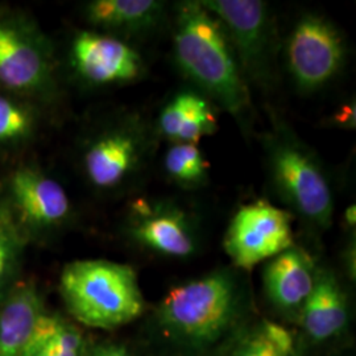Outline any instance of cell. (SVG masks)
I'll list each match as a JSON object with an SVG mask.
<instances>
[{
  "label": "cell",
  "instance_id": "cell-1",
  "mask_svg": "<svg viewBox=\"0 0 356 356\" xmlns=\"http://www.w3.org/2000/svg\"><path fill=\"white\" fill-rule=\"evenodd\" d=\"M173 51L179 70L209 101L229 113L248 136L254 126L250 86L223 26L200 0L178 3Z\"/></svg>",
  "mask_w": 356,
  "mask_h": 356
},
{
  "label": "cell",
  "instance_id": "cell-2",
  "mask_svg": "<svg viewBox=\"0 0 356 356\" xmlns=\"http://www.w3.org/2000/svg\"><path fill=\"white\" fill-rule=\"evenodd\" d=\"M269 128L261 138L268 178L289 213L310 229H330L334 191L329 173L316 151L276 110L269 108Z\"/></svg>",
  "mask_w": 356,
  "mask_h": 356
},
{
  "label": "cell",
  "instance_id": "cell-3",
  "mask_svg": "<svg viewBox=\"0 0 356 356\" xmlns=\"http://www.w3.org/2000/svg\"><path fill=\"white\" fill-rule=\"evenodd\" d=\"M243 301L239 277L219 269L173 286L157 307V319L169 338L193 351H204L229 332Z\"/></svg>",
  "mask_w": 356,
  "mask_h": 356
},
{
  "label": "cell",
  "instance_id": "cell-4",
  "mask_svg": "<svg viewBox=\"0 0 356 356\" xmlns=\"http://www.w3.org/2000/svg\"><path fill=\"white\" fill-rule=\"evenodd\" d=\"M65 305L81 323L113 330L139 318L145 301L134 268L108 260H78L63 270Z\"/></svg>",
  "mask_w": 356,
  "mask_h": 356
},
{
  "label": "cell",
  "instance_id": "cell-5",
  "mask_svg": "<svg viewBox=\"0 0 356 356\" xmlns=\"http://www.w3.org/2000/svg\"><path fill=\"white\" fill-rule=\"evenodd\" d=\"M222 24L248 86L263 91L277 83V26L266 1L200 0Z\"/></svg>",
  "mask_w": 356,
  "mask_h": 356
},
{
  "label": "cell",
  "instance_id": "cell-6",
  "mask_svg": "<svg viewBox=\"0 0 356 356\" xmlns=\"http://www.w3.org/2000/svg\"><path fill=\"white\" fill-rule=\"evenodd\" d=\"M154 128L139 115H127L101 129L82 153V168L99 191H118L140 177L154 152Z\"/></svg>",
  "mask_w": 356,
  "mask_h": 356
},
{
  "label": "cell",
  "instance_id": "cell-7",
  "mask_svg": "<svg viewBox=\"0 0 356 356\" xmlns=\"http://www.w3.org/2000/svg\"><path fill=\"white\" fill-rule=\"evenodd\" d=\"M285 65L296 89L316 92L343 69L346 42L329 19L306 13L298 19L285 42Z\"/></svg>",
  "mask_w": 356,
  "mask_h": 356
},
{
  "label": "cell",
  "instance_id": "cell-8",
  "mask_svg": "<svg viewBox=\"0 0 356 356\" xmlns=\"http://www.w3.org/2000/svg\"><path fill=\"white\" fill-rule=\"evenodd\" d=\"M292 216L267 200L243 204L225 235V251L234 266L248 270L293 247Z\"/></svg>",
  "mask_w": 356,
  "mask_h": 356
},
{
  "label": "cell",
  "instance_id": "cell-9",
  "mask_svg": "<svg viewBox=\"0 0 356 356\" xmlns=\"http://www.w3.org/2000/svg\"><path fill=\"white\" fill-rule=\"evenodd\" d=\"M129 216L131 236L149 251L177 259L195 252V223L182 204L139 198L131 204Z\"/></svg>",
  "mask_w": 356,
  "mask_h": 356
},
{
  "label": "cell",
  "instance_id": "cell-10",
  "mask_svg": "<svg viewBox=\"0 0 356 356\" xmlns=\"http://www.w3.org/2000/svg\"><path fill=\"white\" fill-rule=\"evenodd\" d=\"M72 63L82 79L97 86L131 82L145 70L140 53L126 41L90 31L73 40Z\"/></svg>",
  "mask_w": 356,
  "mask_h": 356
},
{
  "label": "cell",
  "instance_id": "cell-11",
  "mask_svg": "<svg viewBox=\"0 0 356 356\" xmlns=\"http://www.w3.org/2000/svg\"><path fill=\"white\" fill-rule=\"evenodd\" d=\"M51 83V64L42 47L23 28L0 20V85L32 94Z\"/></svg>",
  "mask_w": 356,
  "mask_h": 356
},
{
  "label": "cell",
  "instance_id": "cell-12",
  "mask_svg": "<svg viewBox=\"0 0 356 356\" xmlns=\"http://www.w3.org/2000/svg\"><path fill=\"white\" fill-rule=\"evenodd\" d=\"M10 191L20 214L35 226H56L70 214L72 204L61 184L36 169L16 170Z\"/></svg>",
  "mask_w": 356,
  "mask_h": 356
},
{
  "label": "cell",
  "instance_id": "cell-13",
  "mask_svg": "<svg viewBox=\"0 0 356 356\" xmlns=\"http://www.w3.org/2000/svg\"><path fill=\"white\" fill-rule=\"evenodd\" d=\"M317 269L312 257L293 245L272 257L263 272L268 300L284 312L300 310L314 288Z\"/></svg>",
  "mask_w": 356,
  "mask_h": 356
},
{
  "label": "cell",
  "instance_id": "cell-14",
  "mask_svg": "<svg viewBox=\"0 0 356 356\" xmlns=\"http://www.w3.org/2000/svg\"><path fill=\"white\" fill-rule=\"evenodd\" d=\"M218 119L211 102L194 90H182L164 104L156 132L170 143L197 144L214 135Z\"/></svg>",
  "mask_w": 356,
  "mask_h": 356
},
{
  "label": "cell",
  "instance_id": "cell-15",
  "mask_svg": "<svg viewBox=\"0 0 356 356\" xmlns=\"http://www.w3.org/2000/svg\"><path fill=\"white\" fill-rule=\"evenodd\" d=\"M300 312L306 335L316 342L332 339L344 330L348 319L347 297L332 272L317 270L314 288Z\"/></svg>",
  "mask_w": 356,
  "mask_h": 356
},
{
  "label": "cell",
  "instance_id": "cell-16",
  "mask_svg": "<svg viewBox=\"0 0 356 356\" xmlns=\"http://www.w3.org/2000/svg\"><path fill=\"white\" fill-rule=\"evenodd\" d=\"M165 16L166 3L159 0H94L86 6L92 26L127 36L151 35Z\"/></svg>",
  "mask_w": 356,
  "mask_h": 356
},
{
  "label": "cell",
  "instance_id": "cell-17",
  "mask_svg": "<svg viewBox=\"0 0 356 356\" xmlns=\"http://www.w3.org/2000/svg\"><path fill=\"white\" fill-rule=\"evenodd\" d=\"M41 314V300L32 286L13 294L0 313V356H22Z\"/></svg>",
  "mask_w": 356,
  "mask_h": 356
},
{
  "label": "cell",
  "instance_id": "cell-18",
  "mask_svg": "<svg viewBox=\"0 0 356 356\" xmlns=\"http://www.w3.org/2000/svg\"><path fill=\"white\" fill-rule=\"evenodd\" d=\"M166 175L184 189L202 188L209 181V163L193 143H172L164 157Z\"/></svg>",
  "mask_w": 356,
  "mask_h": 356
},
{
  "label": "cell",
  "instance_id": "cell-19",
  "mask_svg": "<svg viewBox=\"0 0 356 356\" xmlns=\"http://www.w3.org/2000/svg\"><path fill=\"white\" fill-rule=\"evenodd\" d=\"M32 123L24 106L0 95V143L23 140L29 135Z\"/></svg>",
  "mask_w": 356,
  "mask_h": 356
},
{
  "label": "cell",
  "instance_id": "cell-20",
  "mask_svg": "<svg viewBox=\"0 0 356 356\" xmlns=\"http://www.w3.org/2000/svg\"><path fill=\"white\" fill-rule=\"evenodd\" d=\"M268 344V356H297L291 332L280 325L266 321L261 325Z\"/></svg>",
  "mask_w": 356,
  "mask_h": 356
},
{
  "label": "cell",
  "instance_id": "cell-21",
  "mask_svg": "<svg viewBox=\"0 0 356 356\" xmlns=\"http://www.w3.org/2000/svg\"><path fill=\"white\" fill-rule=\"evenodd\" d=\"M51 344L56 356H83V341L81 332L63 321Z\"/></svg>",
  "mask_w": 356,
  "mask_h": 356
},
{
  "label": "cell",
  "instance_id": "cell-22",
  "mask_svg": "<svg viewBox=\"0 0 356 356\" xmlns=\"http://www.w3.org/2000/svg\"><path fill=\"white\" fill-rule=\"evenodd\" d=\"M60 323L61 319L42 313L22 356H33L38 354L40 350H42L53 339Z\"/></svg>",
  "mask_w": 356,
  "mask_h": 356
},
{
  "label": "cell",
  "instance_id": "cell-23",
  "mask_svg": "<svg viewBox=\"0 0 356 356\" xmlns=\"http://www.w3.org/2000/svg\"><path fill=\"white\" fill-rule=\"evenodd\" d=\"M229 356H268V344L261 326L243 337Z\"/></svg>",
  "mask_w": 356,
  "mask_h": 356
},
{
  "label": "cell",
  "instance_id": "cell-24",
  "mask_svg": "<svg viewBox=\"0 0 356 356\" xmlns=\"http://www.w3.org/2000/svg\"><path fill=\"white\" fill-rule=\"evenodd\" d=\"M355 102L347 103L342 106L335 114L330 118L331 124L338 127L354 129L355 128Z\"/></svg>",
  "mask_w": 356,
  "mask_h": 356
},
{
  "label": "cell",
  "instance_id": "cell-25",
  "mask_svg": "<svg viewBox=\"0 0 356 356\" xmlns=\"http://www.w3.org/2000/svg\"><path fill=\"white\" fill-rule=\"evenodd\" d=\"M83 356H131L127 348L119 344H101L90 350L89 353Z\"/></svg>",
  "mask_w": 356,
  "mask_h": 356
},
{
  "label": "cell",
  "instance_id": "cell-26",
  "mask_svg": "<svg viewBox=\"0 0 356 356\" xmlns=\"http://www.w3.org/2000/svg\"><path fill=\"white\" fill-rule=\"evenodd\" d=\"M10 260V244L7 236L0 231V280L7 269V264Z\"/></svg>",
  "mask_w": 356,
  "mask_h": 356
},
{
  "label": "cell",
  "instance_id": "cell-27",
  "mask_svg": "<svg viewBox=\"0 0 356 356\" xmlns=\"http://www.w3.org/2000/svg\"><path fill=\"white\" fill-rule=\"evenodd\" d=\"M356 207L355 204H351V206H348L347 207V210H346V213H344V219H346V222H347V225H348V227H355V222H356Z\"/></svg>",
  "mask_w": 356,
  "mask_h": 356
},
{
  "label": "cell",
  "instance_id": "cell-28",
  "mask_svg": "<svg viewBox=\"0 0 356 356\" xmlns=\"http://www.w3.org/2000/svg\"><path fill=\"white\" fill-rule=\"evenodd\" d=\"M58 330V329H57ZM54 338V337H53ZM53 341V339H51ZM51 341L49 343L47 344L42 350H40L38 354H35L33 356H56L54 355V350H53V344H51Z\"/></svg>",
  "mask_w": 356,
  "mask_h": 356
}]
</instances>
